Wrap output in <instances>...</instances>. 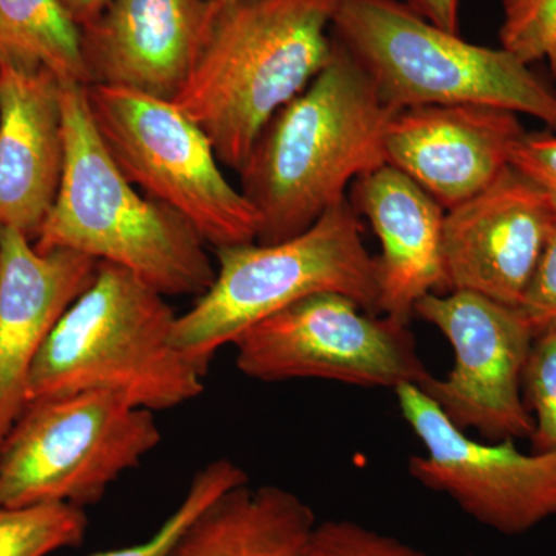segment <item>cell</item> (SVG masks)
Instances as JSON below:
<instances>
[{
	"instance_id": "6da1fadb",
	"label": "cell",
	"mask_w": 556,
	"mask_h": 556,
	"mask_svg": "<svg viewBox=\"0 0 556 556\" xmlns=\"http://www.w3.org/2000/svg\"><path fill=\"white\" fill-rule=\"evenodd\" d=\"M393 115L367 70L334 39L331 60L268 121L240 167L258 243L305 232L348 200L358 177L386 166Z\"/></svg>"
},
{
	"instance_id": "7a4b0ae2",
	"label": "cell",
	"mask_w": 556,
	"mask_h": 556,
	"mask_svg": "<svg viewBox=\"0 0 556 556\" xmlns=\"http://www.w3.org/2000/svg\"><path fill=\"white\" fill-rule=\"evenodd\" d=\"M65 160L56 201L33 244L112 263L166 298L203 294L215 277L206 241L188 219L137 189L110 155L87 86L62 83Z\"/></svg>"
},
{
	"instance_id": "3957f363",
	"label": "cell",
	"mask_w": 556,
	"mask_h": 556,
	"mask_svg": "<svg viewBox=\"0 0 556 556\" xmlns=\"http://www.w3.org/2000/svg\"><path fill=\"white\" fill-rule=\"evenodd\" d=\"M211 5V3H208ZM339 0H239L214 9L188 83L174 102L240 170L268 121L331 60Z\"/></svg>"
},
{
	"instance_id": "277c9868",
	"label": "cell",
	"mask_w": 556,
	"mask_h": 556,
	"mask_svg": "<svg viewBox=\"0 0 556 556\" xmlns=\"http://www.w3.org/2000/svg\"><path fill=\"white\" fill-rule=\"evenodd\" d=\"M177 317L166 295L101 262L36 358L28 402L105 393L156 413L195 401L207 368L175 345Z\"/></svg>"
},
{
	"instance_id": "5b68a950",
	"label": "cell",
	"mask_w": 556,
	"mask_h": 556,
	"mask_svg": "<svg viewBox=\"0 0 556 556\" xmlns=\"http://www.w3.org/2000/svg\"><path fill=\"white\" fill-rule=\"evenodd\" d=\"M332 38L342 43L388 108L489 105L525 113L556 131V91L504 49L477 46L402 0H339Z\"/></svg>"
},
{
	"instance_id": "8992f818",
	"label": "cell",
	"mask_w": 556,
	"mask_h": 556,
	"mask_svg": "<svg viewBox=\"0 0 556 556\" xmlns=\"http://www.w3.org/2000/svg\"><path fill=\"white\" fill-rule=\"evenodd\" d=\"M364 233L346 200L291 239L214 249V281L177 317L175 345L207 368L241 332L318 292H339L378 314L376 260Z\"/></svg>"
},
{
	"instance_id": "52a82bcc",
	"label": "cell",
	"mask_w": 556,
	"mask_h": 556,
	"mask_svg": "<svg viewBox=\"0 0 556 556\" xmlns=\"http://www.w3.org/2000/svg\"><path fill=\"white\" fill-rule=\"evenodd\" d=\"M160 442L155 413L112 394L28 402L0 445V507L100 503Z\"/></svg>"
},
{
	"instance_id": "ba28073f",
	"label": "cell",
	"mask_w": 556,
	"mask_h": 556,
	"mask_svg": "<svg viewBox=\"0 0 556 556\" xmlns=\"http://www.w3.org/2000/svg\"><path fill=\"white\" fill-rule=\"evenodd\" d=\"M87 97L110 155L142 193L188 219L212 249L257 241L254 207L174 101L101 84L87 86Z\"/></svg>"
},
{
	"instance_id": "9c48e42d",
	"label": "cell",
	"mask_w": 556,
	"mask_h": 556,
	"mask_svg": "<svg viewBox=\"0 0 556 556\" xmlns=\"http://www.w3.org/2000/svg\"><path fill=\"white\" fill-rule=\"evenodd\" d=\"M237 368L262 382L325 379L346 386L422 387L431 378L408 325L318 292L241 332Z\"/></svg>"
},
{
	"instance_id": "30bf717a",
	"label": "cell",
	"mask_w": 556,
	"mask_h": 556,
	"mask_svg": "<svg viewBox=\"0 0 556 556\" xmlns=\"http://www.w3.org/2000/svg\"><path fill=\"white\" fill-rule=\"evenodd\" d=\"M415 314L444 334L455 354L444 379L420 387L459 430L489 441L532 437L535 419L522 401V372L533 343L519 308L473 291L430 292Z\"/></svg>"
},
{
	"instance_id": "8fae6325",
	"label": "cell",
	"mask_w": 556,
	"mask_h": 556,
	"mask_svg": "<svg viewBox=\"0 0 556 556\" xmlns=\"http://www.w3.org/2000/svg\"><path fill=\"white\" fill-rule=\"evenodd\" d=\"M394 391L402 416L427 450L409 457V477L504 535H521L556 517V453L526 455L514 439L475 441L419 387L404 383Z\"/></svg>"
},
{
	"instance_id": "7c38bea8",
	"label": "cell",
	"mask_w": 556,
	"mask_h": 556,
	"mask_svg": "<svg viewBox=\"0 0 556 556\" xmlns=\"http://www.w3.org/2000/svg\"><path fill=\"white\" fill-rule=\"evenodd\" d=\"M555 236L546 192L507 167L489 188L445 212V292L473 291L518 308Z\"/></svg>"
},
{
	"instance_id": "4fadbf2b",
	"label": "cell",
	"mask_w": 556,
	"mask_h": 556,
	"mask_svg": "<svg viewBox=\"0 0 556 556\" xmlns=\"http://www.w3.org/2000/svg\"><path fill=\"white\" fill-rule=\"evenodd\" d=\"M526 134L518 115L489 105H420L397 110L386 131L388 166L401 170L445 208L489 188Z\"/></svg>"
},
{
	"instance_id": "5bb4252c",
	"label": "cell",
	"mask_w": 556,
	"mask_h": 556,
	"mask_svg": "<svg viewBox=\"0 0 556 556\" xmlns=\"http://www.w3.org/2000/svg\"><path fill=\"white\" fill-rule=\"evenodd\" d=\"M98 265L75 251L39 252L21 230L0 228V445L28 405L36 358Z\"/></svg>"
},
{
	"instance_id": "9a60e30c",
	"label": "cell",
	"mask_w": 556,
	"mask_h": 556,
	"mask_svg": "<svg viewBox=\"0 0 556 556\" xmlns=\"http://www.w3.org/2000/svg\"><path fill=\"white\" fill-rule=\"evenodd\" d=\"M208 25V0H110L80 30L90 86L174 101L195 67Z\"/></svg>"
},
{
	"instance_id": "2e32d148",
	"label": "cell",
	"mask_w": 556,
	"mask_h": 556,
	"mask_svg": "<svg viewBox=\"0 0 556 556\" xmlns=\"http://www.w3.org/2000/svg\"><path fill=\"white\" fill-rule=\"evenodd\" d=\"M61 93L50 70L0 64V228L30 240L56 201L64 172Z\"/></svg>"
},
{
	"instance_id": "e0dca14e",
	"label": "cell",
	"mask_w": 556,
	"mask_h": 556,
	"mask_svg": "<svg viewBox=\"0 0 556 556\" xmlns=\"http://www.w3.org/2000/svg\"><path fill=\"white\" fill-rule=\"evenodd\" d=\"M348 201L379 239L380 255L375 257L379 313L408 325L424 295L445 292V208L388 164L358 177Z\"/></svg>"
},
{
	"instance_id": "ac0fdd59",
	"label": "cell",
	"mask_w": 556,
	"mask_h": 556,
	"mask_svg": "<svg viewBox=\"0 0 556 556\" xmlns=\"http://www.w3.org/2000/svg\"><path fill=\"white\" fill-rule=\"evenodd\" d=\"M316 525L295 493L247 482L203 508L166 556H303Z\"/></svg>"
},
{
	"instance_id": "d6986e66",
	"label": "cell",
	"mask_w": 556,
	"mask_h": 556,
	"mask_svg": "<svg viewBox=\"0 0 556 556\" xmlns=\"http://www.w3.org/2000/svg\"><path fill=\"white\" fill-rule=\"evenodd\" d=\"M0 64L47 68L90 86L83 31L58 0H0Z\"/></svg>"
},
{
	"instance_id": "ffe728a7",
	"label": "cell",
	"mask_w": 556,
	"mask_h": 556,
	"mask_svg": "<svg viewBox=\"0 0 556 556\" xmlns=\"http://www.w3.org/2000/svg\"><path fill=\"white\" fill-rule=\"evenodd\" d=\"M84 508L70 504L0 507V556H49L86 538Z\"/></svg>"
},
{
	"instance_id": "44dd1931",
	"label": "cell",
	"mask_w": 556,
	"mask_h": 556,
	"mask_svg": "<svg viewBox=\"0 0 556 556\" xmlns=\"http://www.w3.org/2000/svg\"><path fill=\"white\" fill-rule=\"evenodd\" d=\"M247 482H249L247 471L232 460L226 457L211 460L197 471L181 503L149 540L91 556H166L178 536L185 532L186 527L193 519L199 517L203 508L223 493Z\"/></svg>"
},
{
	"instance_id": "7402d4cb",
	"label": "cell",
	"mask_w": 556,
	"mask_h": 556,
	"mask_svg": "<svg viewBox=\"0 0 556 556\" xmlns=\"http://www.w3.org/2000/svg\"><path fill=\"white\" fill-rule=\"evenodd\" d=\"M500 42L526 65L547 62L556 76V0H503Z\"/></svg>"
},
{
	"instance_id": "603a6c76",
	"label": "cell",
	"mask_w": 556,
	"mask_h": 556,
	"mask_svg": "<svg viewBox=\"0 0 556 556\" xmlns=\"http://www.w3.org/2000/svg\"><path fill=\"white\" fill-rule=\"evenodd\" d=\"M522 388L527 408L535 413L533 453H556V329L533 339Z\"/></svg>"
},
{
	"instance_id": "cb8c5ba5",
	"label": "cell",
	"mask_w": 556,
	"mask_h": 556,
	"mask_svg": "<svg viewBox=\"0 0 556 556\" xmlns=\"http://www.w3.org/2000/svg\"><path fill=\"white\" fill-rule=\"evenodd\" d=\"M303 556H438L402 543L396 538L346 521L331 519L314 527ZM477 556V555H466Z\"/></svg>"
},
{
	"instance_id": "d4e9b609",
	"label": "cell",
	"mask_w": 556,
	"mask_h": 556,
	"mask_svg": "<svg viewBox=\"0 0 556 556\" xmlns=\"http://www.w3.org/2000/svg\"><path fill=\"white\" fill-rule=\"evenodd\" d=\"M518 308L532 329L533 339L556 329V236L548 243Z\"/></svg>"
},
{
	"instance_id": "484cf974",
	"label": "cell",
	"mask_w": 556,
	"mask_h": 556,
	"mask_svg": "<svg viewBox=\"0 0 556 556\" xmlns=\"http://www.w3.org/2000/svg\"><path fill=\"white\" fill-rule=\"evenodd\" d=\"M510 166L540 186L556 212V134L526 131L511 150Z\"/></svg>"
},
{
	"instance_id": "4316f807",
	"label": "cell",
	"mask_w": 556,
	"mask_h": 556,
	"mask_svg": "<svg viewBox=\"0 0 556 556\" xmlns=\"http://www.w3.org/2000/svg\"><path fill=\"white\" fill-rule=\"evenodd\" d=\"M442 30L459 33V0H402Z\"/></svg>"
},
{
	"instance_id": "83f0119b",
	"label": "cell",
	"mask_w": 556,
	"mask_h": 556,
	"mask_svg": "<svg viewBox=\"0 0 556 556\" xmlns=\"http://www.w3.org/2000/svg\"><path fill=\"white\" fill-rule=\"evenodd\" d=\"M58 2L83 30L100 16L110 0H58Z\"/></svg>"
},
{
	"instance_id": "f1b7e54d",
	"label": "cell",
	"mask_w": 556,
	"mask_h": 556,
	"mask_svg": "<svg viewBox=\"0 0 556 556\" xmlns=\"http://www.w3.org/2000/svg\"><path fill=\"white\" fill-rule=\"evenodd\" d=\"M239 2V0H208L214 9H222V7L232 5V3Z\"/></svg>"
}]
</instances>
